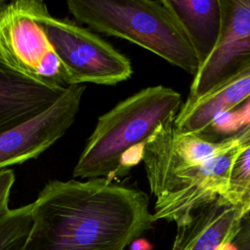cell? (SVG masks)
<instances>
[{
    "label": "cell",
    "instance_id": "cell-18",
    "mask_svg": "<svg viewBox=\"0 0 250 250\" xmlns=\"http://www.w3.org/2000/svg\"><path fill=\"white\" fill-rule=\"evenodd\" d=\"M235 139L242 147H246L250 145V124L241 128L235 134L229 136Z\"/></svg>",
    "mask_w": 250,
    "mask_h": 250
},
{
    "label": "cell",
    "instance_id": "cell-12",
    "mask_svg": "<svg viewBox=\"0 0 250 250\" xmlns=\"http://www.w3.org/2000/svg\"><path fill=\"white\" fill-rule=\"evenodd\" d=\"M66 88L33 81L13 70L0 58V134L49 108Z\"/></svg>",
    "mask_w": 250,
    "mask_h": 250
},
{
    "label": "cell",
    "instance_id": "cell-3",
    "mask_svg": "<svg viewBox=\"0 0 250 250\" xmlns=\"http://www.w3.org/2000/svg\"><path fill=\"white\" fill-rule=\"evenodd\" d=\"M76 21L92 29L130 41L194 76L197 51L166 0H68Z\"/></svg>",
    "mask_w": 250,
    "mask_h": 250
},
{
    "label": "cell",
    "instance_id": "cell-15",
    "mask_svg": "<svg viewBox=\"0 0 250 250\" xmlns=\"http://www.w3.org/2000/svg\"><path fill=\"white\" fill-rule=\"evenodd\" d=\"M225 199L240 208L244 216L250 209V145L243 148L233 163Z\"/></svg>",
    "mask_w": 250,
    "mask_h": 250
},
{
    "label": "cell",
    "instance_id": "cell-2",
    "mask_svg": "<svg viewBox=\"0 0 250 250\" xmlns=\"http://www.w3.org/2000/svg\"><path fill=\"white\" fill-rule=\"evenodd\" d=\"M182 96L163 85L140 90L101 115L73 169L74 178L126 176L143 159L154 130L183 105Z\"/></svg>",
    "mask_w": 250,
    "mask_h": 250
},
{
    "label": "cell",
    "instance_id": "cell-7",
    "mask_svg": "<svg viewBox=\"0 0 250 250\" xmlns=\"http://www.w3.org/2000/svg\"><path fill=\"white\" fill-rule=\"evenodd\" d=\"M175 117L161 123L144 147L142 161L154 197L175 175L200 166L239 145L231 137L209 140L181 132L174 125Z\"/></svg>",
    "mask_w": 250,
    "mask_h": 250
},
{
    "label": "cell",
    "instance_id": "cell-5",
    "mask_svg": "<svg viewBox=\"0 0 250 250\" xmlns=\"http://www.w3.org/2000/svg\"><path fill=\"white\" fill-rule=\"evenodd\" d=\"M43 1L17 0L0 8V58L16 72L51 87H66L61 62L39 23Z\"/></svg>",
    "mask_w": 250,
    "mask_h": 250
},
{
    "label": "cell",
    "instance_id": "cell-19",
    "mask_svg": "<svg viewBox=\"0 0 250 250\" xmlns=\"http://www.w3.org/2000/svg\"><path fill=\"white\" fill-rule=\"evenodd\" d=\"M130 250H151V244L146 239L138 238L134 240L130 245Z\"/></svg>",
    "mask_w": 250,
    "mask_h": 250
},
{
    "label": "cell",
    "instance_id": "cell-8",
    "mask_svg": "<svg viewBox=\"0 0 250 250\" xmlns=\"http://www.w3.org/2000/svg\"><path fill=\"white\" fill-rule=\"evenodd\" d=\"M83 85L68 86L49 108L0 134V170L37 158L59 141L74 122Z\"/></svg>",
    "mask_w": 250,
    "mask_h": 250
},
{
    "label": "cell",
    "instance_id": "cell-10",
    "mask_svg": "<svg viewBox=\"0 0 250 250\" xmlns=\"http://www.w3.org/2000/svg\"><path fill=\"white\" fill-rule=\"evenodd\" d=\"M243 218L240 208L220 197L177 227L171 250H230Z\"/></svg>",
    "mask_w": 250,
    "mask_h": 250
},
{
    "label": "cell",
    "instance_id": "cell-1",
    "mask_svg": "<svg viewBox=\"0 0 250 250\" xmlns=\"http://www.w3.org/2000/svg\"><path fill=\"white\" fill-rule=\"evenodd\" d=\"M21 250H124L152 229L148 196L105 178L50 181Z\"/></svg>",
    "mask_w": 250,
    "mask_h": 250
},
{
    "label": "cell",
    "instance_id": "cell-14",
    "mask_svg": "<svg viewBox=\"0 0 250 250\" xmlns=\"http://www.w3.org/2000/svg\"><path fill=\"white\" fill-rule=\"evenodd\" d=\"M32 203L16 208L0 219V250H21L32 226Z\"/></svg>",
    "mask_w": 250,
    "mask_h": 250
},
{
    "label": "cell",
    "instance_id": "cell-9",
    "mask_svg": "<svg viewBox=\"0 0 250 250\" xmlns=\"http://www.w3.org/2000/svg\"><path fill=\"white\" fill-rule=\"evenodd\" d=\"M216 42L194 74L188 100L196 99L250 61V0H219Z\"/></svg>",
    "mask_w": 250,
    "mask_h": 250
},
{
    "label": "cell",
    "instance_id": "cell-17",
    "mask_svg": "<svg viewBox=\"0 0 250 250\" xmlns=\"http://www.w3.org/2000/svg\"><path fill=\"white\" fill-rule=\"evenodd\" d=\"M230 250H250V215L242 219L240 228L231 242Z\"/></svg>",
    "mask_w": 250,
    "mask_h": 250
},
{
    "label": "cell",
    "instance_id": "cell-21",
    "mask_svg": "<svg viewBox=\"0 0 250 250\" xmlns=\"http://www.w3.org/2000/svg\"><path fill=\"white\" fill-rule=\"evenodd\" d=\"M247 215H250V211H249V212H248V213H247L245 216H247ZM245 216H244V217H245Z\"/></svg>",
    "mask_w": 250,
    "mask_h": 250
},
{
    "label": "cell",
    "instance_id": "cell-13",
    "mask_svg": "<svg viewBox=\"0 0 250 250\" xmlns=\"http://www.w3.org/2000/svg\"><path fill=\"white\" fill-rule=\"evenodd\" d=\"M166 3L188 33L202 63L218 37L219 0H166Z\"/></svg>",
    "mask_w": 250,
    "mask_h": 250
},
{
    "label": "cell",
    "instance_id": "cell-6",
    "mask_svg": "<svg viewBox=\"0 0 250 250\" xmlns=\"http://www.w3.org/2000/svg\"><path fill=\"white\" fill-rule=\"evenodd\" d=\"M243 148L237 145L200 166L172 177L155 197L154 223L165 220L179 227L188 223L203 206L225 198L233 163Z\"/></svg>",
    "mask_w": 250,
    "mask_h": 250
},
{
    "label": "cell",
    "instance_id": "cell-11",
    "mask_svg": "<svg viewBox=\"0 0 250 250\" xmlns=\"http://www.w3.org/2000/svg\"><path fill=\"white\" fill-rule=\"evenodd\" d=\"M249 98L250 61L204 95L193 100L187 99L174 119V125L181 132L201 136L218 114L233 110Z\"/></svg>",
    "mask_w": 250,
    "mask_h": 250
},
{
    "label": "cell",
    "instance_id": "cell-4",
    "mask_svg": "<svg viewBox=\"0 0 250 250\" xmlns=\"http://www.w3.org/2000/svg\"><path fill=\"white\" fill-rule=\"evenodd\" d=\"M38 21L61 62L66 87L85 82L115 85L131 77L130 60L90 29L55 18L48 9Z\"/></svg>",
    "mask_w": 250,
    "mask_h": 250
},
{
    "label": "cell",
    "instance_id": "cell-16",
    "mask_svg": "<svg viewBox=\"0 0 250 250\" xmlns=\"http://www.w3.org/2000/svg\"><path fill=\"white\" fill-rule=\"evenodd\" d=\"M15 183V174L11 169L0 170V219L9 211V198Z\"/></svg>",
    "mask_w": 250,
    "mask_h": 250
},
{
    "label": "cell",
    "instance_id": "cell-20",
    "mask_svg": "<svg viewBox=\"0 0 250 250\" xmlns=\"http://www.w3.org/2000/svg\"><path fill=\"white\" fill-rule=\"evenodd\" d=\"M6 3H7V2H6L5 0H4V1H3V0H0V8H1V7H3Z\"/></svg>",
    "mask_w": 250,
    "mask_h": 250
},
{
    "label": "cell",
    "instance_id": "cell-22",
    "mask_svg": "<svg viewBox=\"0 0 250 250\" xmlns=\"http://www.w3.org/2000/svg\"><path fill=\"white\" fill-rule=\"evenodd\" d=\"M249 211H250V209H249ZM249 211H248V212H249Z\"/></svg>",
    "mask_w": 250,
    "mask_h": 250
}]
</instances>
